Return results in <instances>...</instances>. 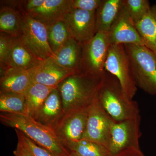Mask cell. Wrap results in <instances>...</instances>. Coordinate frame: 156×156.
Masks as SVG:
<instances>
[{
    "label": "cell",
    "mask_w": 156,
    "mask_h": 156,
    "mask_svg": "<svg viewBox=\"0 0 156 156\" xmlns=\"http://www.w3.org/2000/svg\"><path fill=\"white\" fill-rule=\"evenodd\" d=\"M103 76L76 73L62 81L57 88L61 96L63 113L91 106L97 99Z\"/></svg>",
    "instance_id": "cell-1"
},
{
    "label": "cell",
    "mask_w": 156,
    "mask_h": 156,
    "mask_svg": "<svg viewBox=\"0 0 156 156\" xmlns=\"http://www.w3.org/2000/svg\"><path fill=\"white\" fill-rule=\"evenodd\" d=\"M3 125L19 130L41 147L56 156H69L70 151L59 140L53 129L27 115L1 112Z\"/></svg>",
    "instance_id": "cell-2"
},
{
    "label": "cell",
    "mask_w": 156,
    "mask_h": 156,
    "mask_svg": "<svg viewBox=\"0 0 156 156\" xmlns=\"http://www.w3.org/2000/svg\"><path fill=\"white\" fill-rule=\"evenodd\" d=\"M97 99L115 122L128 119L140 114L137 102L128 100L119 80L106 71L98 90Z\"/></svg>",
    "instance_id": "cell-3"
},
{
    "label": "cell",
    "mask_w": 156,
    "mask_h": 156,
    "mask_svg": "<svg viewBox=\"0 0 156 156\" xmlns=\"http://www.w3.org/2000/svg\"><path fill=\"white\" fill-rule=\"evenodd\" d=\"M130 58L136 86L151 95H156V56L144 45L124 44Z\"/></svg>",
    "instance_id": "cell-4"
},
{
    "label": "cell",
    "mask_w": 156,
    "mask_h": 156,
    "mask_svg": "<svg viewBox=\"0 0 156 156\" xmlns=\"http://www.w3.org/2000/svg\"><path fill=\"white\" fill-rule=\"evenodd\" d=\"M105 69L119 80L128 100H133L137 90L130 58L124 44L112 45L109 48Z\"/></svg>",
    "instance_id": "cell-5"
},
{
    "label": "cell",
    "mask_w": 156,
    "mask_h": 156,
    "mask_svg": "<svg viewBox=\"0 0 156 156\" xmlns=\"http://www.w3.org/2000/svg\"><path fill=\"white\" fill-rule=\"evenodd\" d=\"M108 33L98 32L92 39L82 44L79 73L98 77L104 76L105 63L110 46Z\"/></svg>",
    "instance_id": "cell-6"
},
{
    "label": "cell",
    "mask_w": 156,
    "mask_h": 156,
    "mask_svg": "<svg viewBox=\"0 0 156 156\" xmlns=\"http://www.w3.org/2000/svg\"><path fill=\"white\" fill-rule=\"evenodd\" d=\"M21 13L20 36L39 58L44 60L54 55L48 40V28L30 15Z\"/></svg>",
    "instance_id": "cell-7"
},
{
    "label": "cell",
    "mask_w": 156,
    "mask_h": 156,
    "mask_svg": "<svg viewBox=\"0 0 156 156\" xmlns=\"http://www.w3.org/2000/svg\"><path fill=\"white\" fill-rule=\"evenodd\" d=\"M140 114L121 121L115 122L112 127L111 139L109 151L115 156L131 148L140 149L139 140L141 136Z\"/></svg>",
    "instance_id": "cell-8"
},
{
    "label": "cell",
    "mask_w": 156,
    "mask_h": 156,
    "mask_svg": "<svg viewBox=\"0 0 156 156\" xmlns=\"http://www.w3.org/2000/svg\"><path fill=\"white\" fill-rule=\"evenodd\" d=\"M115 122L101 105L97 98L89 107L87 128L82 140L96 143L108 149L112 127Z\"/></svg>",
    "instance_id": "cell-9"
},
{
    "label": "cell",
    "mask_w": 156,
    "mask_h": 156,
    "mask_svg": "<svg viewBox=\"0 0 156 156\" xmlns=\"http://www.w3.org/2000/svg\"><path fill=\"white\" fill-rule=\"evenodd\" d=\"M89 108L64 113L53 126L52 129L65 146L83 138L87 128Z\"/></svg>",
    "instance_id": "cell-10"
},
{
    "label": "cell",
    "mask_w": 156,
    "mask_h": 156,
    "mask_svg": "<svg viewBox=\"0 0 156 156\" xmlns=\"http://www.w3.org/2000/svg\"><path fill=\"white\" fill-rule=\"evenodd\" d=\"M95 12L74 9L68 12L62 21L71 37L83 44L95 36L97 33Z\"/></svg>",
    "instance_id": "cell-11"
},
{
    "label": "cell",
    "mask_w": 156,
    "mask_h": 156,
    "mask_svg": "<svg viewBox=\"0 0 156 156\" xmlns=\"http://www.w3.org/2000/svg\"><path fill=\"white\" fill-rule=\"evenodd\" d=\"M108 38L110 45L133 44L144 46L135 23L124 5L109 31Z\"/></svg>",
    "instance_id": "cell-12"
},
{
    "label": "cell",
    "mask_w": 156,
    "mask_h": 156,
    "mask_svg": "<svg viewBox=\"0 0 156 156\" xmlns=\"http://www.w3.org/2000/svg\"><path fill=\"white\" fill-rule=\"evenodd\" d=\"M30 72L33 83L52 87H57L66 78L76 73L62 67L50 57L42 60Z\"/></svg>",
    "instance_id": "cell-13"
},
{
    "label": "cell",
    "mask_w": 156,
    "mask_h": 156,
    "mask_svg": "<svg viewBox=\"0 0 156 156\" xmlns=\"http://www.w3.org/2000/svg\"><path fill=\"white\" fill-rule=\"evenodd\" d=\"M42 60L33 53L20 35L12 37L8 54L0 64L30 70L38 65Z\"/></svg>",
    "instance_id": "cell-14"
},
{
    "label": "cell",
    "mask_w": 156,
    "mask_h": 156,
    "mask_svg": "<svg viewBox=\"0 0 156 156\" xmlns=\"http://www.w3.org/2000/svg\"><path fill=\"white\" fill-rule=\"evenodd\" d=\"M32 83L30 70L1 64L0 91L24 95Z\"/></svg>",
    "instance_id": "cell-15"
},
{
    "label": "cell",
    "mask_w": 156,
    "mask_h": 156,
    "mask_svg": "<svg viewBox=\"0 0 156 156\" xmlns=\"http://www.w3.org/2000/svg\"><path fill=\"white\" fill-rule=\"evenodd\" d=\"M72 2L73 0H45L41 7L27 14L48 26L62 21L71 10Z\"/></svg>",
    "instance_id": "cell-16"
},
{
    "label": "cell",
    "mask_w": 156,
    "mask_h": 156,
    "mask_svg": "<svg viewBox=\"0 0 156 156\" xmlns=\"http://www.w3.org/2000/svg\"><path fill=\"white\" fill-rule=\"evenodd\" d=\"M63 114L62 101L57 87L50 93L35 120L52 129Z\"/></svg>",
    "instance_id": "cell-17"
},
{
    "label": "cell",
    "mask_w": 156,
    "mask_h": 156,
    "mask_svg": "<svg viewBox=\"0 0 156 156\" xmlns=\"http://www.w3.org/2000/svg\"><path fill=\"white\" fill-rule=\"evenodd\" d=\"M82 44L73 38L69 39L58 52L50 57L62 67L79 73Z\"/></svg>",
    "instance_id": "cell-18"
},
{
    "label": "cell",
    "mask_w": 156,
    "mask_h": 156,
    "mask_svg": "<svg viewBox=\"0 0 156 156\" xmlns=\"http://www.w3.org/2000/svg\"><path fill=\"white\" fill-rule=\"evenodd\" d=\"M123 5V0H102L95 12L97 32L108 33Z\"/></svg>",
    "instance_id": "cell-19"
},
{
    "label": "cell",
    "mask_w": 156,
    "mask_h": 156,
    "mask_svg": "<svg viewBox=\"0 0 156 156\" xmlns=\"http://www.w3.org/2000/svg\"><path fill=\"white\" fill-rule=\"evenodd\" d=\"M55 88L32 83L24 94L26 114L35 119L48 96Z\"/></svg>",
    "instance_id": "cell-20"
},
{
    "label": "cell",
    "mask_w": 156,
    "mask_h": 156,
    "mask_svg": "<svg viewBox=\"0 0 156 156\" xmlns=\"http://www.w3.org/2000/svg\"><path fill=\"white\" fill-rule=\"evenodd\" d=\"M135 25L144 46L156 56V5L151 6L147 14Z\"/></svg>",
    "instance_id": "cell-21"
},
{
    "label": "cell",
    "mask_w": 156,
    "mask_h": 156,
    "mask_svg": "<svg viewBox=\"0 0 156 156\" xmlns=\"http://www.w3.org/2000/svg\"><path fill=\"white\" fill-rule=\"evenodd\" d=\"M21 13L18 9L8 5L1 6L0 32L12 37L20 35Z\"/></svg>",
    "instance_id": "cell-22"
},
{
    "label": "cell",
    "mask_w": 156,
    "mask_h": 156,
    "mask_svg": "<svg viewBox=\"0 0 156 156\" xmlns=\"http://www.w3.org/2000/svg\"><path fill=\"white\" fill-rule=\"evenodd\" d=\"M0 111L27 115L25 96L23 94L0 91Z\"/></svg>",
    "instance_id": "cell-23"
},
{
    "label": "cell",
    "mask_w": 156,
    "mask_h": 156,
    "mask_svg": "<svg viewBox=\"0 0 156 156\" xmlns=\"http://www.w3.org/2000/svg\"><path fill=\"white\" fill-rule=\"evenodd\" d=\"M66 147L83 156H113L105 147L85 140L70 143Z\"/></svg>",
    "instance_id": "cell-24"
},
{
    "label": "cell",
    "mask_w": 156,
    "mask_h": 156,
    "mask_svg": "<svg viewBox=\"0 0 156 156\" xmlns=\"http://www.w3.org/2000/svg\"><path fill=\"white\" fill-rule=\"evenodd\" d=\"M47 28L49 46L52 52L55 54L71 37L62 21L48 26Z\"/></svg>",
    "instance_id": "cell-25"
},
{
    "label": "cell",
    "mask_w": 156,
    "mask_h": 156,
    "mask_svg": "<svg viewBox=\"0 0 156 156\" xmlns=\"http://www.w3.org/2000/svg\"><path fill=\"white\" fill-rule=\"evenodd\" d=\"M123 2L135 24L142 20L151 7L147 0H123Z\"/></svg>",
    "instance_id": "cell-26"
},
{
    "label": "cell",
    "mask_w": 156,
    "mask_h": 156,
    "mask_svg": "<svg viewBox=\"0 0 156 156\" xmlns=\"http://www.w3.org/2000/svg\"><path fill=\"white\" fill-rule=\"evenodd\" d=\"M17 139L20 140L33 156H56L46 149L37 144L19 130L15 129Z\"/></svg>",
    "instance_id": "cell-27"
},
{
    "label": "cell",
    "mask_w": 156,
    "mask_h": 156,
    "mask_svg": "<svg viewBox=\"0 0 156 156\" xmlns=\"http://www.w3.org/2000/svg\"><path fill=\"white\" fill-rule=\"evenodd\" d=\"M102 0H73L72 9L96 12Z\"/></svg>",
    "instance_id": "cell-28"
},
{
    "label": "cell",
    "mask_w": 156,
    "mask_h": 156,
    "mask_svg": "<svg viewBox=\"0 0 156 156\" xmlns=\"http://www.w3.org/2000/svg\"><path fill=\"white\" fill-rule=\"evenodd\" d=\"M12 37L5 33H0V63L3 62L8 54Z\"/></svg>",
    "instance_id": "cell-29"
},
{
    "label": "cell",
    "mask_w": 156,
    "mask_h": 156,
    "mask_svg": "<svg viewBox=\"0 0 156 156\" xmlns=\"http://www.w3.org/2000/svg\"><path fill=\"white\" fill-rule=\"evenodd\" d=\"M14 156H33L20 140L17 139V147L14 151Z\"/></svg>",
    "instance_id": "cell-30"
},
{
    "label": "cell",
    "mask_w": 156,
    "mask_h": 156,
    "mask_svg": "<svg viewBox=\"0 0 156 156\" xmlns=\"http://www.w3.org/2000/svg\"><path fill=\"white\" fill-rule=\"evenodd\" d=\"M115 156H146L140 149L131 148L124 151Z\"/></svg>",
    "instance_id": "cell-31"
},
{
    "label": "cell",
    "mask_w": 156,
    "mask_h": 156,
    "mask_svg": "<svg viewBox=\"0 0 156 156\" xmlns=\"http://www.w3.org/2000/svg\"><path fill=\"white\" fill-rule=\"evenodd\" d=\"M69 156H83L80 154L73 151H70V154Z\"/></svg>",
    "instance_id": "cell-32"
}]
</instances>
